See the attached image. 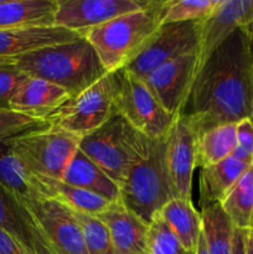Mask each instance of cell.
Returning <instances> with one entry per match:
<instances>
[{"instance_id": "30", "label": "cell", "mask_w": 253, "mask_h": 254, "mask_svg": "<svg viewBox=\"0 0 253 254\" xmlns=\"http://www.w3.org/2000/svg\"><path fill=\"white\" fill-rule=\"evenodd\" d=\"M149 250L150 254H196L179 242L159 215L149 225Z\"/></svg>"}, {"instance_id": "21", "label": "cell", "mask_w": 253, "mask_h": 254, "mask_svg": "<svg viewBox=\"0 0 253 254\" xmlns=\"http://www.w3.org/2000/svg\"><path fill=\"white\" fill-rule=\"evenodd\" d=\"M159 216L186 250L191 252L197 251L198 241L202 235V218L192 200L173 198L161 208Z\"/></svg>"}, {"instance_id": "7", "label": "cell", "mask_w": 253, "mask_h": 254, "mask_svg": "<svg viewBox=\"0 0 253 254\" xmlns=\"http://www.w3.org/2000/svg\"><path fill=\"white\" fill-rule=\"evenodd\" d=\"M116 72L108 73L82 93L72 97L46 117L54 128L83 138L103 126L116 113Z\"/></svg>"}, {"instance_id": "10", "label": "cell", "mask_w": 253, "mask_h": 254, "mask_svg": "<svg viewBox=\"0 0 253 254\" xmlns=\"http://www.w3.org/2000/svg\"><path fill=\"white\" fill-rule=\"evenodd\" d=\"M197 71V52H192L163 64L143 81L163 108L176 117L188 103Z\"/></svg>"}, {"instance_id": "15", "label": "cell", "mask_w": 253, "mask_h": 254, "mask_svg": "<svg viewBox=\"0 0 253 254\" xmlns=\"http://www.w3.org/2000/svg\"><path fill=\"white\" fill-rule=\"evenodd\" d=\"M82 37L60 26H35L0 30V61H15L24 55Z\"/></svg>"}, {"instance_id": "36", "label": "cell", "mask_w": 253, "mask_h": 254, "mask_svg": "<svg viewBox=\"0 0 253 254\" xmlns=\"http://www.w3.org/2000/svg\"><path fill=\"white\" fill-rule=\"evenodd\" d=\"M196 254H208L207 248H206V242H205V238H203V235H201L200 241H198V246H197V251H196Z\"/></svg>"}, {"instance_id": "27", "label": "cell", "mask_w": 253, "mask_h": 254, "mask_svg": "<svg viewBox=\"0 0 253 254\" xmlns=\"http://www.w3.org/2000/svg\"><path fill=\"white\" fill-rule=\"evenodd\" d=\"M220 0H164L161 25L197 21L207 17Z\"/></svg>"}, {"instance_id": "24", "label": "cell", "mask_w": 253, "mask_h": 254, "mask_svg": "<svg viewBox=\"0 0 253 254\" xmlns=\"http://www.w3.org/2000/svg\"><path fill=\"white\" fill-rule=\"evenodd\" d=\"M236 230L253 227V164L220 202Z\"/></svg>"}, {"instance_id": "34", "label": "cell", "mask_w": 253, "mask_h": 254, "mask_svg": "<svg viewBox=\"0 0 253 254\" xmlns=\"http://www.w3.org/2000/svg\"><path fill=\"white\" fill-rule=\"evenodd\" d=\"M246 236L247 231L236 230L233 235V254H246Z\"/></svg>"}, {"instance_id": "8", "label": "cell", "mask_w": 253, "mask_h": 254, "mask_svg": "<svg viewBox=\"0 0 253 254\" xmlns=\"http://www.w3.org/2000/svg\"><path fill=\"white\" fill-rule=\"evenodd\" d=\"M114 108L134 129L150 139L168 135L176 117L169 114L156 101L141 78L126 68L116 72Z\"/></svg>"}, {"instance_id": "33", "label": "cell", "mask_w": 253, "mask_h": 254, "mask_svg": "<svg viewBox=\"0 0 253 254\" xmlns=\"http://www.w3.org/2000/svg\"><path fill=\"white\" fill-rule=\"evenodd\" d=\"M0 254H34L24 245L0 228Z\"/></svg>"}, {"instance_id": "25", "label": "cell", "mask_w": 253, "mask_h": 254, "mask_svg": "<svg viewBox=\"0 0 253 254\" xmlns=\"http://www.w3.org/2000/svg\"><path fill=\"white\" fill-rule=\"evenodd\" d=\"M202 235L208 254H233L235 227L220 203L202 206Z\"/></svg>"}, {"instance_id": "26", "label": "cell", "mask_w": 253, "mask_h": 254, "mask_svg": "<svg viewBox=\"0 0 253 254\" xmlns=\"http://www.w3.org/2000/svg\"><path fill=\"white\" fill-rule=\"evenodd\" d=\"M51 192L52 198L59 200L71 210L77 212L87 213L92 216H99L104 211L108 210L113 202L108 201L102 196L96 195L91 191L83 189L74 188L62 180H44Z\"/></svg>"}, {"instance_id": "6", "label": "cell", "mask_w": 253, "mask_h": 254, "mask_svg": "<svg viewBox=\"0 0 253 254\" xmlns=\"http://www.w3.org/2000/svg\"><path fill=\"white\" fill-rule=\"evenodd\" d=\"M81 139L50 127L10 139L12 150L40 180H62Z\"/></svg>"}, {"instance_id": "5", "label": "cell", "mask_w": 253, "mask_h": 254, "mask_svg": "<svg viewBox=\"0 0 253 254\" xmlns=\"http://www.w3.org/2000/svg\"><path fill=\"white\" fill-rule=\"evenodd\" d=\"M144 136L116 112L97 130L81 138L78 149L121 188Z\"/></svg>"}, {"instance_id": "1", "label": "cell", "mask_w": 253, "mask_h": 254, "mask_svg": "<svg viewBox=\"0 0 253 254\" xmlns=\"http://www.w3.org/2000/svg\"><path fill=\"white\" fill-rule=\"evenodd\" d=\"M253 41L245 29L231 34L198 71L183 113L196 133L251 118Z\"/></svg>"}, {"instance_id": "4", "label": "cell", "mask_w": 253, "mask_h": 254, "mask_svg": "<svg viewBox=\"0 0 253 254\" xmlns=\"http://www.w3.org/2000/svg\"><path fill=\"white\" fill-rule=\"evenodd\" d=\"M164 0H148L136 11L89 30L83 37L93 46L107 73L126 68L144 51L161 26Z\"/></svg>"}, {"instance_id": "38", "label": "cell", "mask_w": 253, "mask_h": 254, "mask_svg": "<svg viewBox=\"0 0 253 254\" xmlns=\"http://www.w3.org/2000/svg\"><path fill=\"white\" fill-rule=\"evenodd\" d=\"M248 232H250V233H251V235H253V227H252V228H251V230H250V231H248Z\"/></svg>"}, {"instance_id": "14", "label": "cell", "mask_w": 253, "mask_h": 254, "mask_svg": "<svg viewBox=\"0 0 253 254\" xmlns=\"http://www.w3.org/2000/svg\"><path fill=\"white\" fill-rule=\"evenodd\" d=\"M252 19L253 0H220L212 14L201 20L198 71L231 34L238 29H245Z\"/></svg>"}, {"instance_id": "11", "label": "cell", "mask_w": 253, "mask_h": 254, "mask_svg": "<svg viewBox=\"0 0 253 254\" xmlns=\"http://www.w3.org/2000/svg\"><path fill=\"white\" fill-rule=\"evenodd\" d=\"M54 254H87L81 227L71 208L55 198L25 202Z\"/></svg>"}, {"instance_id": "13", "label": "cell", "mask_w": 253, "mask_h": 254, "mask_svg": "<svg viewBox=\"0 0 253 254\" xmlns=\"http://www.w3.org/2000/svg\"><path fill=\"white\" fill-rule=\"evenodd\" d=\"M165 141L166 161L174 190L178 197L191 200L197 133L186 114L180 113L176 117Z\"/></svg>"}, {"instance_id": "37", "label": "cell", "mask_w": 253, "mask_h": 254, "mask_svg": "<svg viewBox=\"0 0 253 254\" xmlns=\"http://www.w3.org/2000/svg\"><path fill=\"white\" fill-rule=\"evenodd\" d=\"M245 30H246V32L248 34V36L251 37V40L253 41V19H252V21H251L250 24L245 27Z\"/></svg>"}, {"instance_id": "2", "label": "cell", "mask_w": 253, "mask_h": 254, "mask_svg": "<svg viewBox=\"0 0 253 254\" xmlns=\"http://www.w3.org/2000/svg\"><path fill=\"white\" fill-rule=\"evenodd\" d=\"M15 64L29 77L61 87L71 98L108 74L96 50L83 36L30 52L15 60Z\"/></svg>"}, {"instance_id": "3", "label": "cell", "mask_w": 253, "mask_h": 254, "mask_svg": "<svg viewBox=\"0 0 253 254\" xmlns=\"http://www.w3.org/2000/svg\"><path fill=\"white\" fill-rule=\"evenodd\" d=\"M178 197L169 175L165 138L144 136L143 144L121 185V202L150 225L161 208Z\"/></svg>"}, {"instance_id": "20", "label": "cell", "mask_w": 253, "mask_h": 254, "mask_svg": "<svg viewBox=\"0 0 253 254\" xmlns=\"http://www.w3.org/2000/svg\"><path fill=\"white\" fill-rule=\"evenodd\" d=\"M57 0H2L0 30L54 26Z\"/></svg>"}, {"instance_id": "22", "label": "cell", "mask_w": 253, "mask_h": 254, "mask_svg": "<svg viewBox=\"0 0 253 254\" xmlns=\"http://www.w3.org/2000/svg\"><path fill=\"white\" fill-rule=\"evenodd\" d=\"M252 164L230 158L201 169L200 200L201 206L220 203L228 191L240 180Z\"/></svg>"}, {"instance_id": "29", "label": "cell", "mask_w": 253, "mask_h": 254, "mask_svg": "<svg viewBox=\"0 0 253 254\" xmlns=\"http://www.w3.org/2000/svg\"><path fill=\"white\" fill-rule=\"evenodd\" d=\"M46 119L34 118L11 111L10 108L0 109V140L16 138L31 131L50 128Z\"/></svg>"}, {"instance_id": "12", "label": "cell", "mask_w": 253, "mask_h": 254, "mask_svg": "<svg viewBox=\"0 0 253 254\" xmlns=\"http://www.w3.org/2000/svg\"><path fill=\"white\" fill-rule=\"evenodd\" d=\"M146 4L148 0H57L55 26L83 36L89 30L136 11Z\"/></svg>"}, {"instance_id": "16", "label": "cell", "mask_w": 253, "mask_h": 254, "mask_svg": "<svg viewBox=\"0 0 253 254\" xmlns=\"http://www.w3.org/2000/svg\"><path fill=\"white\" fill-rule=\"evenodd\" d=\"M111 233L113 254H150L149 225L126 210L122 202H114L98 216Z\"/></svg>"}, {"instance_id": "17", "label": "cell", "mask_w": 253, "mask_h": 254, "mask_svg": "<svg viewBox=\"0 0 253 254\" xmlns=\"http://www.w3.org/2000/svg\"><path fill=\"white\" fill-rule=\"evenodd\" d=\"M0 186L24 202L52 198L45 181L35 178L12 150L10 139L0 140Z\"/></svg>"}, {"instance_id": "28", "label": "cell", "mask_w": 253, "mask_h": 254, "mask_svg": "<svg viewBox=\"0 0 253 254\" xmlns=\"http://www.w3.org/2000/svg\"><path fill=\"white\" fill-rule=\"evenodd\" d=\"M81 227L87 254H113L111 233L98 216L87 215L72 210Z\"/></svg>"}, {"instance_id": "40", "label": "cell", "mask_w": 253, "mask_h": 254, "mask_svg": "<svg viewBox=\"0 0 253 254\" xmlns=\"http://www.w3.org/2000/svg\"><path fill=\"white\" fill-rule=\"evenodd\" d=\"M2 1V0H0V2H1Z\"/></svg>"}, {"instance_id": "9", "label": "cell", "mask_w": 253, "mask_h": 254, "mask_svg": "<svg viewBox=\"0 0 253 254\" xmlns=\"http://www.w3.org/2000/svg\"><path fill=\"white\" fill-rule=\"evenodd\" d=\"M201 20L161 25L144 51L126 67V71L144 79L163 64L197 52Z\"/></svg>"}, {"instance_id": "35", "label": "cell", "mask_w": 253, "mask_h": 254, "mask_svg": "<svg viewBox=\"0 0 253 254\" xmlns=\"http://www.w3.org/2000/svg\"><path fill=\"white\" fill-rule=\"evenodd\" d=\"M246 254H253V235L248 231L246 236Z\"/></svg>"}, {"instance_id": "18", "label": "cell", "mask_w": 253, "mask_h": 254, "mask_svg": "<svg viewBox=\"0 0 253 254\" xmlns=\"http://www.w3.org/2000/svg\"><path fill=\"white\" fill-rule=\"evenodd\" d=\"M69 98L71 96L61 87L29 77L9 101V108L25 116L45 119Z\"/></svg>"}, {"instance_id": "32", "label": "cell", "mask_w": 253, "mask_h": 254, "mask_svg": "<svg viewBox=\"0 0 253 254\" xmlns=\"http://www.w3.org/2000/svg\"><path fill=\"white\" fill-rule=\"evenodd\" d=\"M231 156L240 161L253 164V123L251 118L237 123V145Z\"/></svg>"}, {"instance_id": "19", "label": "cell", "mask_w": 253, "mask_h": 254, "mask_svg": "<svg viewBox=\"0 0 253 254\" xmlns=\"http://www.w3.org/2000/svg\"><path fill=\"white\" fill-rule=\"evenodd\" d=\"M62 181L74 188L91 191L113 203L121 201V188L118 184L79 149L67 166Z\"/></svg>"}, {"instance_id": "39", "label": "cell", "mask_w": 253, "mask_h": 254, "mask_svg": "<svg viewBox=\"0 0 253 254\" xmlns=\"http://www.w3.org/2000/svg\"><path fill=\"white\" fill-rule=\"evenodd\" d=\"M251 121H252V123H253V111H252V116H251Z\"/></svg>"}, {"instance_id": "31", "label": "cell", "mask_w": 253, "mask_h": 254, "mask_svg": "<svg viewBox=\"0 0 253 254\" xmlns=\"http://www.w3.org/2000/svg\"><path fill=\"white\" fill-rule=\"evenodd\" d=\"M27 78L15 61H0V108H9V101Z\"/></svg>"}, {"instance_id": "23", "label": "cell", "mask_w": 253, "mask_h": 254, "mask_svg": "<svg viewBox=\"0 0 253 254\" xmlns=\"http://www.w3.org/2000/svg\"><path fill=\"white\" fill-rule=\"evenodd\" d=\"M237 145V124H223L197 135L196 168L215 165L230 158Z\"/></svg>"}]
</instances>
